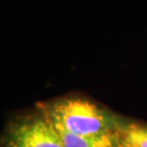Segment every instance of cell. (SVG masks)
<instances>
[{
    "mask_svg": "<svg viewBox=\"0 0 147 147\" xmlns=\"http://www.w3.org/2000/svg\"><path fill=\"white\" fill-rule=\"evenodd\" d=\"M9 147H64V144L48 117H36L14 126L9 138Z\"/></svg>",
    "mask_w": 147,
    "mask_h": 147,
    "instance_id": "obj_2",
    "label": "cell"
},
{
    "mask_svg": "<svg viewBox=\"0 0 147 147\" xmlns=\"http://www.w3.org/2000/svg\"><path fill=\"white\" fill-rule=\"evenodd\" d=\"M55 126V125H54ZM62 139L64 147H117V136L113 132L99 135L80 136L57 128Z\"/></svg>",
    "mask_w": 147,
    "mask_h": 147,
    "instance_id": "obj_3",
    "label": "cell"
},
{
    "mask_svg": "<svg viewBox=\"0 0 147 147\" xmlns=\"http://www.w3.org/2000/svg\"><path fill=\"white\" fill-rule=\"evenodd\" d=\"M47 117L55 128L75 135L91 136L114 131V123L103 110L80 98L57 102L49 108Z\"/></svg>",
    "mask_w": 147,
    "mask_h": 147,
    "instance_id": "obj_1",
    "label": "cell"
},
{
    "mask_svg": "<svg viewBox=\"0 0 147 147\" xmlns=\"http://www.w3.org/2000/svg\"><path fill=\"white\" fill-rule=\"evenodd\" d=\"M123 147H147V125L130 124L121 136Z\"/></svg>",
    "mask_w": 147,
    "mask_h": 147,
    "instance_id": "obj_4",
    "label": "cell"
}]
</instances>
